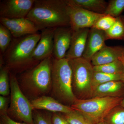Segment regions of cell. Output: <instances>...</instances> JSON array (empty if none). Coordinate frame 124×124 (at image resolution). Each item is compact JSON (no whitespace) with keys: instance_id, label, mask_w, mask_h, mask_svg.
I'll return each instance as SVG.
<instances>
[{"instance_id":"29","label":"cell","mask_w":124,"mask_h":124,"mask_svg":"<svg viewBox=\"0 0 124 124\" xmlns=\"http://www.w3.org/2000/svg\"><path fill=\"white\" fill-rule=\"evenodd\" d=\"M53 124H70L63 115L58 113H54L52 115Z\"/></svg>"},{"instance_id":"30","label":"cell","mask_w":124,"mask_h":124,"mask_svg":"<svg viewBox=\"0 0 124 124\" xmlns=\"http://www.w3.org/2000/svg\"><path fill=\"white\" fill-rule=\"evenodd\" d=\"M1 117L2 124H27L25 123H21L15 121L9 117L7 113L1 115Z\"/></svg>"},{"instance_id":"8","label":"cell","mask_w":124,"mask_h":124,"mask_svg":"<svg viewBox=\"0 0 124 124\" xmlns=\"http://www.w3.org/2000/svg\"><path fill=\"white\" fill-rule=\"evenodd\" d=\"M70 19V27L73 31L83 28H91L105 14L95 13L75 4L71 0H66Z\"/></svg>"},{"instance_id":"2","label":"cell","mask_w":124,"mask_h":124,"mask_svg":"<svg viewBox=\"0 0 124 124\" xmlns=\"http://www.w3.org/2000/svg\"><path fill=\"white\" fill-rule=\"evenodd\" d=\"M52 57L46 58L22 75L23 89L35 98L45 95L52 89Z\"/></svg>"},{"instance_id":"5","label":"cell","mask_w":124,"mask_h":124,"mask_svg":"<svg viewBox=\"0 0 124 124\" xmlns=\"http://www.w3.org/2000/svg\"><path fill=\"white\" fill-rule=\"evenodd\" d=\"M72 70V87L77 98L85 100L93 97L94 71L91 62L83 57L69 60Z\"/></svg>"},{"instance_id":"16","label":"cell","mask_w":124,"mask_h":124,"mask_svg":"<svg viewBox=\"0 0 124 124\" xmlns=\"http://www.w3.org/2000/svg\"><path fill=\"white\" fill-rule=\"evenodd\" d=\"M123 55L124 46L106 45L94 55L91 62L93 66H100L114 62Z\"/></svg>"},{"instance_id":"7","label":"cell","mask_w":124,"mask_h":124,"mask_svg":"<svg viewBox=\"0 0 124 124\" xmlns=\"http://www.w3.org/2000/svg\"><path fill=\"white\" fill-rule=\"evenodd\" d=\"M10 110L14 116L27 124H34L31 102L23 94L14 76L10 74Z\"/></svg>"},{"instance_id":"17","label":"cell","mask_w":124,"mask_h":124,"mask_svg":"<svg viewBox=\"0 0 124 124\" xmlns=\"http://www.w3.org/2000/svg\"><path fill=\"white\" fill-rule=\"evenodd\" d=\"M124 83L121 81H113L98 86L93 91V97H123Z\"/></svg>"},{"instance_id":"28","label":"cell","mask_w":124,"mask_h":124,"mask_svg":"<svg viewBox=\"0 0 124 124\" xmlns=\"http://www.w3.org/2000/svg\"><path fill=\"white\" fill-rule=\"evenodd\" d=\"M33 119L34 124H53L52 116L49 114L37 113Z\"/></svg>"},{"instance_id":"12","label":"cell","mask_w":124,"mask_h":124,"mask_svg":"<svg viewBox=\"0 0 124 124\" xmlns=\"http://www.w3.org/2000/svg\"><path fill=\"white\" fill-rule=\"evenodd\" d=\"M55 28L41 30L39 41L32 54L33 61H41L51 57L54 49V32Z\"/></svg>"},{"instance_id":"23","label":"cell","mask_w":124,"mask_h":124,"mask_svg":"<svg viewBox=\"0 0 124 124\" xmlns=\"http://www.w3.org/2000/svg\"><path fill=\"white\" fill-rule=\"evenodd\" d=\"M124 10V0H111L107 6L105 14L116 18L121 15Z\"/></svg>"},{"instance_id":"25","label":"cell","mask_w":124,"mask_h":124,"mask_svg":"<svg viewBox=\"0 0 124 124\" xmlns=\"http://www.w3.org/2000/svg\"><path fill=\"white\" fill-rule=\"evenodd\" d=\"M116 18L108 15L104 14L100 17L94 24L93 27L100 31H108L115 22Z\"/></svg>"},{"instance_id":"13","label":"cell","mask_w":124,"mask_h":124,"mask_svg":"<svg viewBox=\"0 0 124 124\" xmlns=\"http://www.w3.org/2000/svg\"><path fill=\"white\" fill-rule=\"evenodd\" d=\"M106 32L93 28L90 29L82 57L91 62L94 55L106 46Z\"/></svg>"},{"instance_id":"9","label":"cell","mask_w":124,"mask_h":124,"mask_svg":"<svg viewBox=\"0 0 124 124\" xmlns=\"http://www.w3.org/2000/svg\"><path fill=\"white\" fill-rule=\"evenodd\" d=\"M35 0H9L0 4V17L7 19L26 18Z\"/></svg>"},{"instance_id":"33","label":"cell","mask_w":124,"mask_h":124,"mask_svg":"<svg viewBox=\"0 0 124 124\" xmlns=\"http://www.w3.org/2000/svg\"><path fill=\"white\" fill-rule=\"evenodd\" d=\"M120 105L122 106L124 108V98H123V100H122V101Z\"/></svg>"},{"instance_id":"32","label":"cell","mask_w":124,"mask_h":124,"mask_svg":"<svg viewBox=\"0 0 124 124\" xmlns=\"http://www.w3.org/2000/svg\"><path fill=\"white\" fill-rule=\"evenodd\" d=\"M119 59L121 62H122V64H123V67H124V73H123V82L124 83V55H122L121 57H120L119 58Z\"/></svg>"},{"instance_id":"15","label":"cell","mask_w":124,"mask_h":124,"mask_svg":"<svg viewBox=\"0 0 124 124\" xmlns=\"http://www.w3.org/2000/svg\"><path fill=\"white\" fill-rule=\"evenodd\" d=\"M33 109H40L53 112L54 113L60 112L63 114L70 113L74 111L71 107L60 102L54 98L42 95L31 101Z\"/></svg>"},{"instance_id":"19","label":"cell","mask_w":124,"mask_h":124,"mask_svg":"<svg viewBox=\"0 0 124 124\" xmlns=\"http://www.w3.org/2000/svg\"><path fill=\"white\" fill-rule=\"evenodd\" d=\"M105 32L107 40L115 39L124 41V16L121 15L116 18L113 26Z\"/></svg>"},{"instance_id":"27","label":"cell","mask_w":124,"mask_h":124,"mask_svg":"<svg viewBox=\"0 0 124 124\" xmlns=\"http://www.w3.org/2000/svg\"><path fill=\"white\" fill-rule=\"evenodd\" d=\"M63 115L70 124H93L84 116L75 110Z\"/></svg>"},{"instance_id":"21","label":"cell","mask_w":124,"mask_h":124,"mask_svg":"<svg viewBox=\"0 0 124 124\" xmlns=\"http://www.w3.org/2000/svg\"><path fill=\"white\" fill-rule=\"evenodd\" d=\"M94 71L102 72L110 74H123L124 67L122 62L119 60L100 65L93 66Z\"/></svg>"},{"instance_id":"6","label":"cell","mask_w":124,"mask_h":124,"mask_svg":"<svg viewBox=\"0 0 124 124\" xmlns=\"http://www.w3.org/2000/svg\"><path fill=\"white\" fill-rule=\"evenodd\" d=\"M41 37L36 33L16 38L12 41L6 51L8 66H21L33 62L32 54Z\"/></svg>"},{"instance_id":"20","label":"cell","mask_w":124,"mask_h":124,"mask_svg":"<svg viewBox=\"0 0 124 124\" xmlns=\"http://www.w3.org/2000/svg\"><path fill=\"white\" fill-rule=\"evenodd\" d=\"M113 81H123V74H110L94 72L92 81L93 91L98 86Z\"/></svg>"},{"instance_id":"14","label":"cell","mask_w":124,"mask_h":124,"mask_svg":"<svg viewBox=\"0 0 124 124\" xmlns=\"http://www.w3.org/2000/svg\"><path fill=\"white\" fill-rule=\"evenodd\" d=\"M90 28L73 31L70 46L66 56L68 60L82 57Z\"/></svg>"},{"instance_id":"24","label":"cell","mask_w":124,"mask_h":124,"mask_svg":"<svg viewBox=\"0 0 124 124\" xmlns=\"http://www.w3.org/2000/svg\"><path fill=\"white\" fill-rule=\"evenodd\" d=\"M8 70V68L6 67L0 72V94L3 96L8 95L10 92Z\"/></svg>"},{"instance_id":"26","label":"cell","mask_w":124,"mask_h":124,"mask_svg":"<svg viewBox=\"0 0 124 124\" xmlns=\"http://www.w3.org/2000/svg\"><path fill=\"white\" fill-rule=\"evenodd\" d=\"M11 32L6 27L0 24V49L1 53H5L10 45L11 40Z\"/></svg>"},{"instance_id":"10","label":"cell","mask_w":124,"mask_h":124,"mask_svg":"<svg viewBox=\"0 0 124 124\" xmlns=\"http://www.w3.org/2000/svg\"><path fill=\"white\" fill-rule=\"evenodd\" d=\"M0 22L16 38L37 33L39 30L34 23L26 18L7 19L0 17Z\"/></svg>"},{"instance_id":"4","label":"cell","mask_w":124,"mask_h":124,"mask_svg":"<svg viewBox=\"0 0 124 124\" xmlns=\"http://www.w3.org/2000/svg\"><path fill=\"white\" fill-rule=\"evenodd\" d=\"M123 98L95 97L85 100L77 99L71 107L92 124H96L102 122L112 108L120 105Z\"/></svg>"},{"instance_id":"1","label":"cell","mask_w":124,"mask_h":124,"mask_svg":"<svg viewBox=\"0 0 124 124\" xmlns=\"http://www.w3.org/2000/svg\"><path fill=\"white\" fill-rule=\"evenodd\" d=\"M26 18L39 30L70 27L66 0H35Z\"/></svg>"},{"instance_id":"31","label":"cell","mask_w":124,"mask_h":124,"mask_svg":"<svg viewBox=\"0 0 124 124\" xmlns=\"http://www.w3.org/2000/svg\"><path fill=\"white\" fill-rule=\"evenodd\" d=\"M7 100L4 96L0 95V110L1 115L6 113Z\"/></svg>"},{"instance_id":"18","label":"cell","mask_w":124,"mask_h":124,"mask_svg":"<svg viewBox=\"0 0 124 124\" xmlns=\"http://www.w3.org/2000/svg\"><path fill=\"white\" fill-rule=\"evenodd\" d=\"M75 4L95 13L104 14L108 2L104 0H71Z\"/></svg>"},{"instance_id":"35","label":"cell","mask_w":124,"mask_h":124,"mask_svg":"<svg viewBox=\"0 0 124 124\" xmlns=\"http://www.w3.org/2000/svg\"><path fill=\"white\" fill-rule=\"evenodd\" d=\"M0 124H1V123Z\"/></svg>"},{"instance_id":"34","label":"cell","mask_w":124,"mask_h":124,"mask_svg":"<svg viewBox=\"0 0 124 124\" xmlns=\"http://www.w3.org/2000/svg\"><path fill=\"white\" fill-rule=\"evenodd\" d=\"M104 124V123H103L102 122H99V123H98V124Z\"/></svg>"},{"instance_id":"22","label":"cell","mask_w":124,"mask_h":124,"mask_svg":"<svg viewBox=\"0 0 124 124\" xmlns=\"http://www.w3.org/2000/svg\"><path fill=\"white\" fill-rule=\"evenodd\" d=\"M104 124H124V108L120 104L112 108L102 121Z\"/></svg>"},{"instance_id":"3","label":"cell","mask_w":124,"mask_h":124,"mask_svg":"<svg viewBox=\"0 0 124 124\" xmlns=\"http://www.w3.org/2000/svg\"><path fill=\"white\" fill-rule=\"evenodd\" d=\"M54 97L63 104L71 106L77 99L72 87V70L66 58L53 59L52 89Z\"/></svg>"},{"instance_id":"11","label":"cell","mask_w":124,"mask_h":124,"mask_svg":"<svg viewBox=\"0 0 124 124\" xmlns=\"http://www.w3.org/2000/svg\"><path fill=\"white\" fill-rule=\"evenodd\" d=\"M72 31L70 27L55 28L54 32V59H61L66 57L70 46Z\"/></svg>"}]
</instances>
